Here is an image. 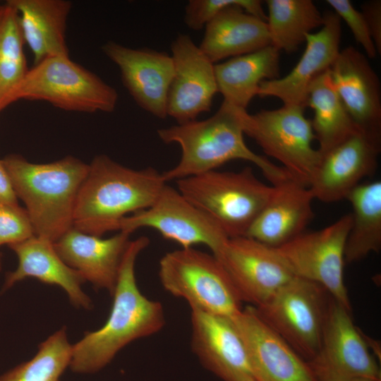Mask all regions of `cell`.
<instances>
[{"label": "cell", "instance_id": "6da1fadb", "mask_svg": "<svg viewBox=\"0 0 381 381\" xmlns=\"http://www.w3.org/2000/svg\"><path fill=\"white\" fill-rule=\"evenodd\" d=\"M146 236L130 243L124 253L105 324L86 332L72 345L70 368L75 373H95L109 363L131 342L157 333L165 325L162 304L148 298L139 289L135 274L138 255L149 245Z\"/></svg>", "mask_w": 381, "mask_h": 381}, {"label": "cell", "instance_id": "7a4b0ae2", "mask_svg": "<svg viewBox=\"0 0 381 381\" xmlns=\"http://www.w3.org/2000/svg\"><path fill=\"white\" fill-rule=\"evenodd\" d=\"M241 109L223 101L214 115L157 130L166 144L176 143L181 149L178 164L162 173L166 182L217 170L234 159L257 166L272 185L291 179L286 171L246 145L241 118Z\"/></svg>", "mask_w": 381, "mask_h": 381}, {"label": "cell", "instance_id": "3957f363", "mask_svg": "<svg viewBox=\"0 0 381 381\" xmlns=\"http://www.w3.org/2000/svg\"><path fill=\"white\" fill-rule=\"evenodd\" d=\"M166 181L157 170H135L107 157L96 156L79 189L73 227L93 236L119 230L121 220L149 207Z\"/></svg>", "mask_w": 381, "mask_h": 381}, {"label": "cell", "instance_id": "277c9868", "mask_svg": "<svg viewBox=\"0 0 381 381\" xmlns=\"http://www.w3.org/2000/svg\"><path fill=\"white\" fill-rule=\"evenodd\" d=\"M3 162L35 235L54 243L73 227L77 195L89 164L72 156L35 164L20 155H9Z\"/></svg>", "mask_w": 381, "mask_h": 381}, {"label": "cell", "instance_id": "5b68a950", "mask_svg": "<svg viewBox=\"0 0 381 381\" xmlns=\"http://www.w3.org/2000/svg\"><path fill=\"white\" fill-rule=\"evenodd\" d=\"M177 190L213 219L229 238L246 236L274 192L249 167L212 170L176 181Z\"/></svg>", "mask_w": 381, "mask_h": 381}, {"label": "cell", "instance_id": "8992f818", "mask_svg": "<svg viewBox=\"0 0 381 381\" xmlns=\"http://www.w3.org/2000/svg\"><path fill=\"white\" fill-rule=\"evenodd\" d=\"M20 99L42 100L66 110L111 112L116 90L69 56L46 59L28 69L0 105V111Z\"/></svg>", "mask_w": 381, "mask_h": 381}, {"label": "cell", "instance_id": "52a82bcc", "mask_svg": "<svg viewBox=\"0 0 381 381\" xmlns=\"http://www.w3.org/2000/svg\"><path fill=\"white\" fill-rule=\"evenodd\" d=\"M159 278L172 296L184 299L191 310L232 318L243 308L228 274L213 255L193 248L164 255Z\"/></svg>", "mask_w": 381, "mask_h": 381}, {"label": "cell", "instance_id": "ba28073f", "mask_svg": "<svg viewBox=\"0 0 381 381\" xmlns=\"http://www.w3.org/2000/svg\"><path fill=\"white\" fill-rule=\"evenodd\" d=\"M304 109L284 105L255 114L242 109L241 118L244 134L252 138L266 155L279 162L293 180L309 188L322 155L313 145L315 137Z\"/></svg>", "mask_w": 381, "mask_h": 381}, {"label": "cell", "instance_id": "9c48e42d", "mask_svg": "<svg viewBox=\"0 0 381 381\" xmlns=\"http://www.w3.org/2000/svg\"><path fill=\"white\" fill-rule=\"evenodd\" d=\"M331 299L321 285L296 277L253 307L263 321L308 362L320 349Z\"/></svg>", "mask_w": 381, "mask_h": 381}, {"label": "cell", "instance_id": "30bf717a", "mask_svg": "<svg viewBox=\"0 0 381 381\" xmlns=\"http://www.w3.org/2000/svg\"><path fill=\"white\" fill-rule=\"evenodd\" d=\"M351 221V214H345L320 230L304 231L274 248L296 277L321 285L334 300L351 311L344 280V265Z\"/></svg>", "mask_w": 381, "mask_h": 381}, {"label": "cell", "instance_id": "8fae6325", "mask_svg": "<svg viewBox=\"0 0 381 381\" xmlns=\"http://www.w3.org/2000/svg\"><path fill=\"white\" fill-rule=\"evenodd\" d=\"M144 227L157 231L183 248L205 245L213 255L229 238L213 219L167 184L149 207L124 217L119 231L131 234Z\"/></svg>", "mask_w": 381, "mask_h": 381}, {"label": "cell", "instance_id": "7c38bea8", "mask_svg": "<svg viewBox=\"0 0 381 381\" xmlns=\"http://www.w3.org/2000/svg\"><path fill=\"white\" fill-rule=\"evenodd\" d=\"M351 313L332 297L320 349L308 362L318 381H381L378 363Z\"/></svg>", "mask_w": 381, "mask_h": 381}, {"label": "cell", "instance_id": "4fadbf2b", "mask_svg": "<svg viewBox=\"0 0 381 381\" xmlns=\"http://www.w3.org/2000/svg\"><path fill=\"white\" fill-rule=\"evenodd\" d=\"M242 302L257 307L296 276L277 253L248 236L229 238L214 255Z\"/></svg>", "mask_w": 381, "mask_h": 381}, {"label": "cell", "instance_id": "5bb4252c", "mask_svg": "<svg viewBox=\"0 0 381 381\" xmlns=\"http://www.w3.org/2000/svg\"><path fill=\"white\" fill-rule=\"evenodd\" d=\"M174 73L167 98V115L178 124L210 111L218 87L214 64L191 37L179 33L171 44Z\"/></svg>", "mask_w": 381, "mask_h": 381}, {"label": "cell", "instance_id": "9a60e30c", "mask_svg": "<svg viewBox=\"0 0 381 381\" xmlns=\"http://www.w3.org/2000/svg\"><path fill=\"white\" fill-rule=\"evenodd\" d=\"M246 348L253 378L258 381H318L301 357L247 306L230 318Z\"/></svg>", "mask_w": 381, "mask_h": 381}, {"label": "cell", "instance_id": "2e32d148", "mask_svg": "<svg viewBox=\"0 0 381 381\" xmlns=\"http://www.w3.org/2000/svg\"><path fill=\"white\" fill-rule=\"evenodd\" d=\"M102 50L119 68L122 83L135 103L151 115L165 119L167 94L174 73L171 55L113 41L106 42Z\"/></svg>", "mask_w": 381, "mask_h": 381}, {"label": "cell", "instance_id": "e0dca14e", "mask_svg": "<svg viewBox=\"0 0 381 381\" xmlns=\"http://www.w3.org/2000/svg\"><path fill=\"white\" fill-rule=\"evenodd\" d=\"M334 86L358 130L381 143V92L368 58L352 46L329 68Z\"/></svg>", "mask_w": 381, "mask_h": 381}, {"label": "cell", "instance_id": "ac0fdd59", "mask_svg": "<svg viewBox=\"0 0 381 381\" xmlns=\"http://www.w3.org/2000/svg\"><path fill=\"white\" fill-rule=\"evenodd\" d=\"M381 143L358 131L322 155L309 188L315 199H346L361 180L376 169Z\"/></svg>", "mask_w": 381, "mask_h": 381}, {"label": "cell", "instance_id": "d6986e66", "mask_svg": "<svg viewBox=\"0 0 381 381\" xmlns=\"http://www.w3.org/2000/svg\"><path fill=\"white\" fill-rule=\"evenodd\" d=\"M191 348L202 365L223 381L253 378L243 342L230 318L191 310Z\"/></svg>", "mask_w": 381, "mask_h": 381}, {"label": "cell", "instance_id": "ffe728a7", "mask_svg": "<svg viewBox=\"0 0 381 381\" xmlns=\"http://www.w3.org/2000/svg\"><path fill=\"white\" fill-rule=\"evenodd\" d=\"M341 25V19L334 12H325L320 30L307 35L306 49L295 67L282 78L262 82L258 96L277 97L284 105L305 108L310 84L330 68L340 52Z\"/></svg>", "mask_w": 381, "mask_h": 381}, {"label": "cell", "instance_id": "44dd1931", "mask_svg": "<svg viewBox=\"0 0 381 381\" xmlns=\"http://www.w3.org/2000/svg\"><path fill=\"white\" fill-rule=\"evenodd\" d=\"M130 234L119 231L107 238L71 228L54 243L64 262L78 271L95 288L113 296Z\"/></svg>", "mask_w": 381, "mask_h": 381}, {"label": "cell", "instance_id": "7402d4cb", "mask_svg": "<svg viewBox=\"0 0 381 381\" xmlns=\"http://www.w3.org/2000/svg\"><path fill=\"white\" fill-rule=\"evenodd\" d=\"M314 200L309 188L292 179L274 185L246 236L272 248L284 245L304 232L313 218Z\"/></svg>", "mask_w": 381, "mask_h": 381}, {"label": "cell", "instance_id": "603a6c76", "mask_svg": "<svg viewBox=\"0 0 381 381\" xmlns=\"http://www.w3.org/2000/svg\"><path fill=\"white\" fill-rule=\"evenodd\" d=\"M17 255V268L6 274L3 290L26 278L57 285L67 294L71 303L77 308H92L90 297L82 290L85 282L81 274L66 265L57 253L54 243L34 236L8 246Z\"/></svg>", "mask_w": 381, "mask_h": 381}, {"label": "cell", "instance_id": "cb8c5ba5", "mask_svg": "<svg viewBox=\"0 0 381 381\" xmlns=\"http://www.w3.org/2000/svg\"><path fill=\"white\" fill-rule=\"evenodd\" d=\"M205 28L198 47L214 64L271 44L267 22L238 6L222 10Z\"/></svg>", "mask_w": 381, "mask_h": 381}, {"label": "cell", "instance_id": "d4e9b609", "mask_svg": "<svg viewBox=\"0 0 381 381\" xmlns=\"http://www.w3.org/2000/svg\"><path fill=\"white\" fill-rule=\"evenodd\" d=\"M17 11L23 40L35 64L57 56H68L66 23L72 3L66 0H8Z\"/></svg>", "mask_w": 381, "mask_h": 381}, {"label": "cell", "instance_id": "484cf974", "mask_svg": "<svg viewBox=\"0 0 381 381\" xmlns=\"http://www.w3.org/2000/svg\"><path fill=\"white\" fill-rule=\"evenodd\" d=\"M214 73L223 101L246 110L262 82L279 78V51L268 45L214 64Z\"/></svg>", "mask_w": 381, "mask_h": 381}, {"label": "cell", "instance_id": "4316f807", "mask_svg": "<svg viewBox=\"0 0 381 381\" xmlns=\"http://www.w3.org/2000/svg\"><path fill=\"white\" fill-rule=\"evenodd\" d=\"M306 107L314 112L311 123L321 155L359 131L334 86L329 69L310 84Z\"/></svg>", "mask_w": 381, "mask_h": 381}, {"label": "cell", "instance_id": "83f0119b", "mask_svg": "<svg viewBox=\"0 0 381 381\" xmlns=\"http://www.w3.org/2000/svg\"><path fill=\"white\" fill-rule=\"evenodd\" d=\"M352 205L345 263L358 262L381 248V181L361 183L346 198Z\"/></svg>", "mask_w": 381, "mask_h": 381}, {"label": "cell", "instance_id": "f1b7e54d", "mask_svg": "<svg viewBox=\"0 0 381 381\" xmlns=\"http://www.w3.org/2000/svg\"><path fill=\"white\" fill-rule=\"evenodd\" d=\"M267 24L271 45L279 52H296L324 23L322 14L311 0H267Z\"/></svg>", "mask_w": 381, "mask_h": 381}, {"label": "cell", "instance_id": "f546056e", "mask_svg": "<svg viewBox=\"0 0 381 381\" xmlns=\"http://www.w3.org/2000/svg\"><path fill=\"white\" fill-rule=\"evenodd\" d=\"M72 345L65 327L38 346L34 357L0 376V381H59L69 366Z\"/></svg>", "mask_w": 381, "mask_h": 381}, {"label": "cell", "instance_id": "4dcf8cb0", "mask_svg": "<svg viewBox=\"0 0 381 381\" xmlns=\"http://www.w3.org/2000/svg\"><path fill=\"white\" fill-rule=\"evenodd\" d=\"M24 44L16 9L0 4V105L28 70Z\"/></svg>", "mask_w": 381, "mask_h": 381}, {"label": "cell", "instance_id": "1f68e13d", "mask_svg": "<svg viewBox=\"0 0 381 381\" xmlns=\"http://www.w3.org/2000/svg\"><path fill=\"white\" fill-rule=\"evenodd\" d=\"M238 6L246 12L267 20L262 3L259 0H190L184 13V23L193 30H200L214 16L226 8Z\"/></svg>", "mask_w": 381, "mask_h": 381}, {"label": "cell", "instance_id": "d6a6232c", "mask_svg": "<svg viewBox=\"0 0 381 381\" xmlns=\"http://www.w3.org/2000/svg\"><path fill=\"white\" fill-rule=\"evenodd\" d=\"M34 236V227L25 208L18 202H0V246H9Z\"/></svg>", "mask_w": 381, "mask_h": 381}, {"label": "cell", "instance_id": "836d02e7", "mask_svg": "<svg viewBox=\"0 0 381 381\" xmlns=\"http://www.w3.org/2000/svg\"><path fill=\"white\" fill-rule=\"evenodd\" d=\"M334 12L350 28L356 41L363 47L368 59L376 57L377 52L361 11L356 9L349 0H327Z\"/></svg>", "mask_w": 381, "mask_h": 381}, {"label": "cell", "instance_id": "e575fe53", "mask_svg": "<svg viewBox=\"0 0 381 381\" xmlns=\"http://www.w3.org/2000/svg\"><path fill=\"white\" fill-rule=\"evenodd\" d=\"M370 36L375 44L377 54H381V1L371 0L361 6Z\"/></svg>", "mask_w": 381, "mask_h": 381}, {"label": "cell", "instance_id": "d590c367", "mask_svg": "<svg viewBox=\"0 0 381 381\" xmlns=\"http://www.w3.org/2000/svg\"><path fill=\"white\" fill-rule=\"evenodd\" d=\"M0 202L18 203V198L3 159H0Z\"/></svg>", "mask_w": 381, "mask_h": 381}, {"label": "cell", "instance_id": "8d00e7d4", "mask_svg": "<svg viewBox=\"0 0 381 381\" xmlns=\"http://www.w3.org/2000/svg\"><path fill=\"white\" fill-rule=\"evenodd\" d=\"M362 336L369 349H372L373 351V353L377 356V358H379V360H380V344H378V341L377 340H375L369 337H368L366 334H364L362 332Z\"/></svg>", "mask_w": 381, "mask_h": 381}, {"label": "cell", "instance_id": "74e56055", "mask_svg": "<svg viewBox=\"0 0 381 381\" xmlns=\"http://www.w3.org/2000/svg\"><path fill=\"white\" fill-rule=\"evenodd\" d=\"M350 381H371V380H368V379H364V378H357V379L351 380Z\"/></svg>", "mask_w": 381, "mask_h": 381}, {"label": "cell", "instance_id": "f35d334b", "mask_svg": "<svg viewBox=\"0 0 381 381\" xmlns=\"http://www.w3.org/2000/svg\"><path fill=\"white\" fill-rule=\"evenodd\" d=\"M2 268V255L0 253V272Z\"/></svg>", "mask_w": 381, "mask_h": 381}, {"label": "cell", "instance_id": "ab89813d", "mask_svg": "<svg viewBox=\"0 0 381 381\" xmlns=\"http://www.w3.org/2000/svg\"><path fill=\"white\" fill-rule=\"evenodd\" d=\"M248 381H258V380H255V379H254V378H251V379H250V380H248Z\"/></svg>", "mask_w": 381, "mask_h": 381}]
</instances>
